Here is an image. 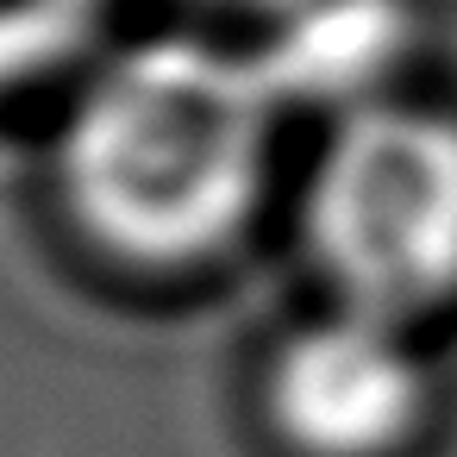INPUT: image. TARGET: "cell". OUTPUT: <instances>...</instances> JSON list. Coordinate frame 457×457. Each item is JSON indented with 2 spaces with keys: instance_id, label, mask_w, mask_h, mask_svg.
<instances>
[{
  "instance_id": "obj_1",
  "label": "cell",
  "mask_w": 457,
  "mask_h": 457,
  "mask_svg": "<svg viewBox=\"0 0 457 457\" xmlns=\"http://www.w3.org/2000/svg\"><path fill=\"white\" fill-rule=\"evenodd\" d=\"M270 70L207 45H145L82 101L63 170L76 213L132 257H195L257 195Z\"/></svg>"
},
{
  "instance_id": "obj_2",
  "label": "cell",
  "mask_w": 457,
  "mask_h": 457,
  "mask_svg": "<svg viewBox=\"0 0 457 457\" xmlns=\"http://www.w3.org/2000/svg\"><path fill=\"white\" fill-rule=\"evenodd\" d=\"M313 251L370 313L457 288V126L370 107L338 126L307 195Z\"/></svg>"
},
{
  "instance_id": "obj_3",
  "label": "cell",
  "mask_w": 457,
  "mask_h": 457,
  "mask_svg": "<svg viewBox=\"0 0 457 457\" xmlns=\"http://www.w3.org/2000/svg\"><path fill=\"white\" fill-rule=\"evenodd\" d=\"M420 407V370L388 313H338L307 326L276 363V413L288 438L326 457H370L407 432Z\"/></svg>"
},
{
  "instance_id": "obj_4",
  "label": "cell",
  "mask_w": 457,
  "mask_h": 457,
  "mask_svg": "<svg viewBox=\"0 0 457 457\" xmlns=\"http://www.w3.org/2000/svg\"><path fill=\"white\" fill-rule=\"evenodd\" d=\"M288 13L295 20L263 70L276 88H295V95L363 88L395 57V38H401V20L388 0H301Z\"/></svg>"
},
{
  "instance_id": "obj_5",
  "label": "cell",
  "mask_w": 457,
  "mask_h": 457,
  "mask_svg": "<svg viewBox=\"0 0 457 457\" xmlns=\"http://www.w3.org/2000/svg\"><path fill=\"white\" fill-rule=\"evenodd\" d=\"M101 13V0H0V82L57 63Z\"/></svg>"
},
{
  "instance_id": "obj_6",
  "label": "cell",
  "mask_w": 457,
  "mask_h": 457,
  "mask_svg": "<svg viewBox=\"0 0 457 457\" xmlns=\"http://www.w3.org/2000/svg\"><path fill=\"white\" fill-rule=\"evenodd\" d=\"M238 7H301V0H238Z\"/></svg>"
}]
</instances>
